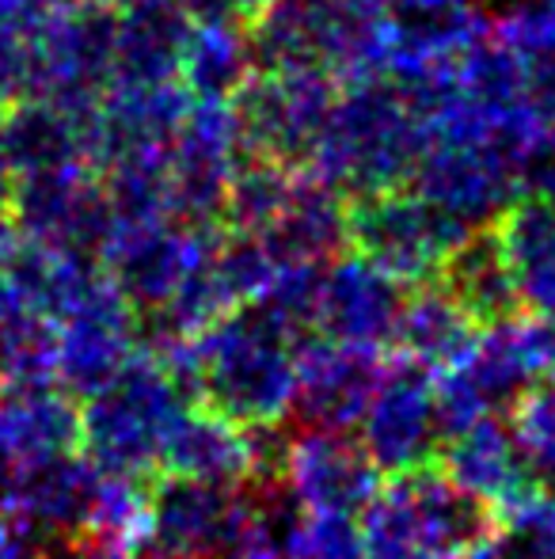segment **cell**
<instances>
[{
  "instance_id": "obj_1",
  "label": "cell",
  "mask_w": 555,
  "mask_h": 559,
  "mask_svg": "<svg viewBox=\"0 0 555 559\" xmlns=\"http://www.w3.org/2000/svg\"><path fill=\"white\" fill-rule=\"evenodd\" d=\"M194 400L240 427H281L297 404V335L263 305H244L221 324L194 335Z\"/></svg>"
},
{
  "instance_id": "obj_2",
  "label": "cell",
  "mask_w": 555,
  "mask_h": 559,
  "mask_svg": "<svg viewBox=\"0 0 555 559\" xmlns=\"http://www.w3.org/2000/svg\"><path fill=\"white\" fill-rule=\"evenodd\" d=\"M365 559H464L498 533L480 499L464 495L442 461L381 476L358 510Z\"/></svg>"
},
{
  "instance_id": "obj_3",
  "label": "cell",
  "mask_w": 555,
  "mask_h": 559,
  "mask_svg": "<svg viewBox=\"0 0 555 559\" xmlns=\"http://www.w3.org/2000/svg\"><path fill=\"white\" fill-rule=\"evenodd\" d=\"M194 404V396L153 358L137 350L122 369L84 400L81 412V449L107 472L153 479L160 472V449L168 430Z\"/></svg>"
},
{
  "instance_id": "obj_4",
  "label": "cell",
  "mask_w": 555,
  "mask_h": 559,
  "mask_svg": "<svg viewBox=\"0 0 555 559\" xmlns=\"http://www.w3.org/2000/svg\"><path fill=\"white\" fill-rule=\"evenodd\" d=\"M347 251L377 266L400 286H419L442 271L445 255L468 236V225L437 210L411 187L342 194Z\"/></svg>"
},
{
  "instance_id": "obj_5",
  "label": "cell",
  "mask_w": 555,
  "mask_h": 559,
  "mask_svg": "<svg viewBox=\"0 0 555 559\" xmlns=\"http://www.w3.org/2000/svg\"><path fill=\"white\" fill-rule=\"evenodd\" d=\"M335 99L339 81L319 66H301L278 73L252 69L225 104L237 118L240 153L304 168Z\"/></svg>"
},
{
  "instance_id": "obj_6",
  "label": "cell",
  "mask_w": 555,
  "mask_h": 559,
  "mask_svg": "<svg viewBox=\"0 0 555 559\" xmlns=\"http://www.w3.org/2000/svg\"><path fill=\"white\" fill-rule=\"evenodd\" d=\"M267 495L183 476H153L156 559H229L248 533L267 522Z\"/></svg>"
},
{
  "instance_id": "obj_7",
  "label": "cell",
  "mask_w": 555,
  "mask_h": 559,
  "mask_svg": "<svg viewBox=\"0 0 555 559\" xmlns=\"http://www.w3.org/2000/svg\"><path fill=\"white\" fill-rule=\"evenodd\" d=\"M354 430L381 476L437 461L445 438L437 427L434 373L408 354L388 350L381 381Z\"/></svg>"
},
{
  "instance_id": "obj_8",
  "label": "cell",
  "mask_w": 555,
  "mask_h": 559,
  "mask_svg": "<svg viewBox=\"0 0 555 559\" xmlns=\"http://www.w3.org/2000/svg\"><path fill=\"white\" fill-rule=\"evenodd\" d=\"M278 484L297 510L358 518L365 499L377 491L381 472L358 438L301 423L297 435H281Z\"/></svg>"
},
{
  "instance_id": "obj_9",
  "label": "cell",
  "mask_w": 555,
  "mask_h": 559,
  "mask_svg": "<svg viewBox=\"0 0 555 559\" xmlns=\"http://www.w3.org/2000/svg\"><path fill=\"white\" fill-rule=\"evenodd\" d=\"M297 358V404L304 427L324 430H350L358 427L373 389L381 381L388 350L377 346L339 343L331 335L304 332L293 343Z\"/></svg>"
},
{
  "instance_id": "obj_10",
  "label": "cell",
  "mask_w": 555,
  "mask_h": 559,
  "mask_svg": "<svg viewBox=\"0 0 555 559\" xmlns=\"http://www.w3.org/2000/svg\"><path fill=\"white\" fill-rule=\"evenodd\" d=\"M514 160L498 141H430L408 187L468 228L487 225L514 199Z\"/></svg>"
},
{
  "instance_id": "obj_11",
  "label": "cell",
  "mask_w": 555,
  "mask_h": 559,
  "mask_svg": "<svg viewBox=\"0 0 555 559\" xmlns=\"http://www.w3.org/2000/svg\"><path fill=\"white\" fill-rule=\"evenodd\" d=\"M312 58L342 84L377 76L393 61L396 31L388 0H297Z\"/></svg>"
},
{
  "instance_id": "obj_12",
  "label": "cell",
  "mask_w": 555,
  "mask_h": 559,
  "mask_svg": "<svg viewBox=\"0 0 555 559\" xmlns=\"http://www.w3.org/2000/svg\"><path fill=\"white\" fill-rule=\"evenodd\" d=\"M437 461H442L445 476H449L460 491L480 499L483 507L495 514L498 525H503L529 495H536L544 487L541 479L529 472L526 456L518 453L510 423L498 419V415H483L472 427L445 438Z\"/></svg>"
},
{
  "instance_id": "obj_13",
  "label": "cell",
  "mask_w": 555,
  "mask_h": 559,
  "mask_svg": "<svg viewBox=\"0 0 555 559\" xmlns=\"http://www.w3.org/2000/svg\"><path fill=\"white\" fill-rule=\"evenodd\" d=\"M403 289L408 286H400V282H393L388 274H381L377 266H370L365 259L342 251V255H335L331 263L324 266L316 328H312V332L331 335V338H339V343L393 350Z\"/></svg>"
},
{
  "instance_id": "obj_14",
  "label": "cell",
  "mask_w": 555,
  "mask_h": 559,
  "mask_svg": "<svg viewBox=\"0 0 555 559\" xmlns=\"http://www.w3.org/2000/svg\"><path fill=\"white\" fill-rule=\"evenodd\" d=\"M491 225L503 240L521 312L555 324V194H514Z\"/></svg>"
},
{
  "instance_id": "obj_15",
  "label": "cell",
  "mask_w": 555,
  "mask_h": 559,
  "mask_svg": "<svg viewBox=\"0 0 555 559\" xmlns=\"http://www.w3.org/2000/svg\"><path fill=\"white\" fill-rule=\"evenodd\" d=\"M73 449H81V407L69 392H53V384H0V487L23 464Z\"/></svg>"
},
{
  "instance_id": "obj_16",
  "label": "cell",
  "mask_w": 555,
  "mask_h": 559,
  "mask_svg": "<svg viewBox=\"0 0 555 559\" xmlns=\"http://www.w3.org/2000/svg\"><path fill=\"white\" fill-rule=\"evenodd\" d=\"M434 282L475 320L480 328L503 324V320L518 317V286H514L510 263H506L503 240H498L495 225H472L468 236L445 255L442 271Z\"/></svg>"
},
{
  "instance_id": "obj_17",
  "label": "cell",
  "mask_w": 555,
  "mask_h": 559,
  "mask_svg": "<svg viewBox=\"0 0 555 559\" xmlns=\"http://www.w3.org/2000/svg\"><path fill=\"white\" fill-rule=\"evenodd\" d=\"M483 328L437 286L434 278L403 289L400 317H396L393 350L415 358L430 373L453 369L472 354Z\"/></svg>"
},
{
  "instance_id": "obj_18",
  "label": "cell",
  "mask_w": 555,
  "mask_h": 559,
  "mask_svg": "<svg viewBox=\"0 0 555 559\" xmlns=\"http://www.w3.org/2000/svg\"><path fill=\"white\" fill-rule=\"evenodd\" d=\"M278 266L289 263H331L347 251V228H342V194L319 183L309 168L297 171L293 194L275 225L260 236Z\"/></svg>"
},
{
  "instance_id": "obj_19",
  "label": "cell",
  "mask_w": 555,
  "mask_h": 559,
  "mask_svg": "<svg viewBox=\"0 0 555 559\" xmlns=\"http://www.w3.org/2000/svg\"><path fill=\"white\" fill-rule=\"evenodd\" d=\"M248 73H252V58H248L240 23H191L183 50H179V81L191 88L194 99H229Z\"/></svg>"
},
{
  "instance_id": "obj_20",
  "label": "cell",
  "mask_w": 555,
  "mask_h": 559,
  "mask_svg": "<svg viewBox=\"0 0 555 559\" xmlns=\"http://www.w3.org/2000/svg\"><path fill=\"white\" fill-rule=\"evenodd\" d=\"M297 171L301 168L267 160V156H248V153L240 156L221 202L225 233H237V236L267 233L275 225V217L286 210L289 194H293Z\"/></svg>"
},
{
  "instance_id": "obj_21",
  "label": "cell",
  "mask_w": 555,
  "mask_h": 559,
  "mask_svg": "<svg viewBox=\"0 0 555 559\" xmlns=\"http://www.w3.org/2000/svg\"><path fill=\"white\" fill-rule=\"evenodd\" d=\"M84 530L99 533V537L114 540L137 556L148 545V530H153V479L99 468Z\"/></svg>"
},
{
  "instance_id": "obj_22",
  "label": "cell",
  "mask_w": 555,
  "mask_h": 559,
  "mask_svg": "<svg viewBox=\"0 0 555 559\" xmlns=\"http://www.w3.org/2000/svg\"><path fill=\"white\" fill-rule=\"evenodd\" d=\"M506 423L529 472L555 491V381H533L510 400Z\"/></svg>"
},
{
  "instance_id": "obj_23",
  "label": "cell",
  "mask_w": 555,
  "mask_h": 559,
  "mask_svg": "<svg viewBox=\"0 0 555 559\" xmlns=\"http://www.w3.org/2000/svg\"><path fill=\"white\" fill-rule=\"evenodd\" d=\"M286 559H365L354 514H309L297 510L281 540Z\"/></svg>"
},
{
  "instance_id": "obj_24",
  "label": "cell",
  "mask_w": 555,
  "mask_h": 559,
  "mask_svg": "<svg viewBox=\"0 0 555 559\" xmlns=\"http://www.w3.org/2000/svg\"><path fill=\"white\" fill-rule=\"evenodd\" d=\"M43 559H134V552L99 537V533L76 530V533H61L53 548H43Z\"/></svg>"
},
{
  "instance_id": "obj_25",
  "label": "cell",
  "mask_w": 555,
  "mask_h": 559,
  "mask_svg": "<svg viewBox=\"0 0 555 559\" xmlns=\"http://www.w3.org/2000/svg\"><path fill=\"white\" fill-rule=\"evenodd\" d=\"M0 559H43L35 525L4 502H0Z\"/></svg>"
},
{
  "instance_id": "obj_26",
  "label": "cell",
  "mask_w": 555,
  "mask_h": 559,
  "mask_svg": "<svg viewBox=\"0 0 555 559\" xmlns=\"http://www.w3.org/2000/svg\"><path fill=\"white\" fill-rule=\"evenodd\" d=\"M225 4H229L232 23H240V27H244V23H252L255 15H260L263 8L270 4V0H225Z\"/></svg>"
}]
</instances>
